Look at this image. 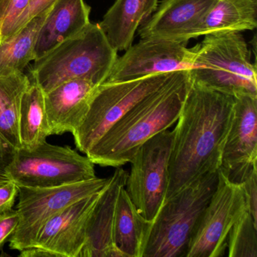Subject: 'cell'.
I'll return each mask as SVG.
<instances>
[{
  "label": "cell",
  "instance_id": "obj_1",
  "mask_svg": "<svg viewBox=\"0 0 257 257\" xmlns=\"http://www.w3.org/2000/svg\"><path fill=\"white\" fill-rule=\"evenodd\" d=\"M234 104L232 96L192 81L173 130L165 201L206 174L219 169Z\"/></svg>",
  "mask_w": 257,
  "mask_h": 257
},
{
  "label": "cell",
  "instance_id": "obj_2",
  "mask_svg": "<svg viewBox=\"0 0 257 257\" xmlns=\"http://www.w3.org/2000/svg\"><path fill=\"white\" fill-rule=\"evenodd\" d=\"M191 85L189 69L174 72L163 86L117 121L86 156L101 166L118 168L130 163L146 141L177 122Z\"/></svg>",
  "mask_w": 257,
  "mask_h": 257
},
{
  "label": "cell",
  "instance_id": "obj_3",
  "mask_svg": "<svg viewBox=\"0 0 257 257\" xmlns=\"http://www.w3.org/2000/svg\"><path fill=\"white\" fill-rule=\"evenodd\" d=\"M117 53L99 24L91 22L82 32L34 61L33 81L45 94L73 79H86L100 85L110 75Z\"/></svg>",
  "mask_w": 257,
  "mask_h": 257
},
{
  "label": "cell",
  "instance_id": "obj_4",
  "mask_svg": "<svg viewBox=\"0 0 257 257\" xmlns=\"http://www.w3.org/2000/svg\"><path fill=\"white\" fill-rule=\"evenodd\" d=\"M192 48L189 69L194 83L232 97L257 96L256 67L243 36L238 32L206 34Z\"/></svg>",
  "mask_w": 257,
  "mask_h": 257
},
{
  "label": "cell",
  "instance_id": "obj_5",
  "mask_svg": "<svg viewBox=\"0 0 257 257\" xmlns=\"http://www.w3.org/2000/svg\"><path fill=\"white\" fill-rule=\"evenodd\" d=\"M218 171L164 202L150 222L142 257H186L197 222L216 189Z\"/></svg>",
  "mask_w": 257,
  "mask_h": 257
},
{
  "label": "cell",
  "instance_id": "obj_6",
  "mask_svg": "<svg viewBox=\"0 0 257 257\" xmlns=\"http://www.w3.org/2000/svg\"><path fill=\"white\" fill-rule=\"evenodd\" d=\"M174 73L125 82H105L98 85L90 98L82 122L72 134L78 150L86 155L127 111L163 86Z\"/></svg>",
  "mask_w": 257,
  "mask_h": 257
},
{
  "label": "cell",
  "instance_id": "obj_7",
  "mask_svg": "<svg viewBox=\"0 0 257 257\" xmlns=\"http://www.w3.org/2000/svg\"><path fill=\"white\" fill-rule=\"evenodd\" d=\"M7 172L18 186L33 188L56 187L97 177L88 156L47 141L33 149L16 150Z\"/></svg>",
  "mask_w": 257,
  "mask_h": 257
},
{
  "label": "cell",
  "instance_id": "obj_8",
  "mask_svg": "<svg viewBox=\"0 0 257 257\" xmlns=\"http://www.w3.org/2000/svg\"><path fill=\"white\" fill-rule=\"evenodd\" d=\"M110 177L95 178L50 188L19 186L20 216L17 229L10 239L11 249L22 250L32 247L43 225L58 212L76 201L104 189Z\"/></svg>",
  "mask_w": 257,
  "mask_h": 257
},
{
  "label": "cell",
  "instance_id": "obj_9",
  "mask_svg": "<svg viewBox=\"0 0 257 257\" xmlns=\"http://www.w3.org/2000/svg\"><path fill=\"white\" fill-rule=\"evenodd\" d=\"M174 131L166 130L146 141L132 158L125 189L141 216L155 219L166 198Z\"/></svg>",
  "mask_w": 257,
  "mask_h": 257
},
{
  "label": "cell",
  "instance_id": "obj_10",
  "mask_svg": "<svg viewBox=\"0 0 257 257\" xmlns=\"http://www.w3.org/2000/svg\"><path fill=\"white\" fill-rule=\"evenodd\" d=\"M247 210L241 184L219 169L216 189L197 222L186 257L222 256L231 228Z\"/></svg>",
  "mask_w": 257,
  "mask_h": 257
},
{
  "label": "cell",
  "instance_id": "obj_11",
  "mask_svg": "<svg viewBox=\"0 0 257 257\" xmlns=\"http://www.w3.org/2000/svg\"><path fill=\"white\" fill-rule=\"evenodd\" d=\"M186 46L172 40L141 39L118 57L106 82H125L192 68L193 51Z\"/></svg>",
  "mask_w": 257,
  "mask_h": 257
},
{
  "label": "cell",
  "instance_id": "obj_12",
  "mask_svg": "<svg viewBox=\"0 0 257 257\" xmlns=\"http://www.w3.org/2000/svg\"><path fill=\"white\" fill-rule=\"evenodd\" d=\"M234 98L232 120L219 169L228 180L240 183L256 168L257 96Z\"/></svg>",
  "mask_w": 257,
  "mask_h": 257
},
{
  "label": "cell",
  "instance_id": "obj_13",
  "mask_svg": "<svg viewBox=\"0 0 257 257\" xmlns=\"http://www.w3.org/2000/svg\"><path fill=\"white\" fill-rule=\"evenodd\" d=\"M103 190L76 201L51 217L39 232L34 246L55 257H79L86 241L90 217Z\"/></svg>",
  "mask_w": 257,
  "mask_h": 257
},
{
  "label": "cell",
  "instance_id": "obj_14",
  "mask_svg": "<svg viewBox=\"0 0 257 257\" xmlns=\"http://www.w3.org/2000/svg\"><path fill=\"white\" fill-rule=\"evenodd\" d=\"M217 0H163L138 29L141 39H162L187 44Z\"/></svg>",
  "mask_w": 257,
  "mask_h": 257
},
{
  "label": "cell",
  "instance_id": "obj_15",
  "mask_svg": "<svg viewBox=\"0 0 257 257\" xmlns=\"http://www.w3.org/2000/svg\"><path fill=\"white\" fill-rule=\"evenodd\" d=\"M128 173L116 168L94 207L88 227L86 241L79 257H124L113 241L115 205L120 189L125 186Z\"/></svg>",
  "mask_w": 257,
  "mask_h": 257
},
{
  "label": "cell",
  "instance_id": "obj_16",
  "mask_svg": "<svg viewBox=\"0 0 257 257\" xmlns=\"http://www.w3.org/2000/svg\"><path fill=\"white\" fill-rule=\"evenodd\" d=\"M98 85L86 79L67 81L45 94L50 135L73 134L82 122Z\"/></svg>",
  "mask_w": 257,
  "mask_h": 257
},
{
  "label": "cell",
  "instance_id": "obj_17",
  "mask_svg": "<svg viewBox=\"0 0 257 257\" xmlns=\"http://www.w3.org/2000/svg\"><path fill=\"white\" fill-rule=\"evenodd\" d=\"M90 13L85 0H57L37 35L34 61L85 29Z\"/></svg>",
  "mask_w": 257,
  "mask_h": 257
},
{
  "label": "cell",
  "instance_id": "obj_18",
  "mask_svg": "<svg viewBox=\"0 0 257 257\" xmlns=\"http://www.w3.org/2000/svg\"><path fill=\"white\" fill-rule=\"evenodd\" d=\"M159 0H115L100 22V28L116 52L126 51L136 31L155 13Z\"/></svg>",
  "mask_w": 257,
  "mask_h": 257
},
{
  "label": "cell",
  "instance_id": "obj_19",
  "mask_svg": "<svg viewBox=\"0 0 257 257\" xmlns=\"http://www.w3.org/2000/svg\"><path fill=\"white\" fill-rule=\"evenodd\" d=\"M120 189L113 223V241L124 257H142L150 221L144 219L125 187Z\"/></svg>",
  "mask_w": 257,
  "mask_h": 257
},
{
  "label": "cell",
  "instance_id": "obj_20",
  "mask_svg": "<svg viewBox=\"0 0 257 257\" xmlns=\"http://www.w3.org/2000/svg\"><path fill=\"white\" fill-rule=\"evenodd\" d=\"M257 27V0H217L198 27L195 37L219 32L253 31Z\"/></svg>",
  "mask_w": 257,
  "mask_h": 257
},
{
  "label": "cell",
  "instance_id": "obj_21",
  "mask_svg": "<svg viewBox=\"0 0 257 257\" xmlns=\"http://www.w3.org/2000/svg\"><path fill=\"white\" fill-rule=\"evenodd\" d=\"M52 7L34 17L17 34L0 43V76L24 73L28 64L34 61L37 35Z\"/></svg>",
  "mask_w": 257,
  "mask_h": 257
},
{
  "label": "cell",
  "instance_id": "obj_22",
  "mask_svg": "<svg viewBox=\"0 0 257 257\" xmlns=\"http://www.w3.org/2000/svg\"><path fill=\"white\" fill-rule=\"evenodd\" d=\"M22 148L33 149L46 141L50 128L46 113L45 93L32 81L24 92L19 114Z\"/></svg>",
  "mask_w": 257,
  "mask_h": 257
},
{
  "label": "cell",
  "instance_id": "obj_23",
  "mask_svg": "<svg viewBox=\"0 0 257 257\" xmlns=\"http://www.w3.org/2000/svg\"><path fill=\"white\" fill-rule=\"evenodd\" d=\"M31 83L24 73L0 76V135L15 149L22 148L19 114L24 92Z\"/></svg>",
  "mask_w": 257,
  "mask_h": 257
},
{
  "label": "cell",
  "instance_id": "obj_24",
  "mask_svg": "<svg viewBox=\"0 0 257 257\" xmlns=\"http://www.w3.org/2000/svg\"><path fill=\"white\" fill-rule=\"evenodd\" d=\"M227 248L229 257H257V222L248 210L231 228Z\"/></svg>",
  "mask_w": 257,
  "mask_h": 257
},
{
  "label": "cell",
  "instance_id": "obj_25",
  "mask_svg": "<svg viewBox=\"0 0 257 257\" xmlns=\"http://www.w3.org/2000/svg\"><path fill=\"white\" fill-rule=\"evenodd\" d=\"M30 0H0V22L2 41L6 40L12 27L23 13Z\"/></svg>",
  "mask_w": 257,
  "mask_h": 257
},
{
  "label": "cell",
  "instance_id": "obj_26",
  "mask_svg": "<svg viewBox=\"0 0 257 257\" xmlns=\"http://www.w3.org/2000/svg\"><path fill=\"white\" fill-rule=\"evenodd\" d=\"M56 1L57 0H30L23 13L15 22L6 40L19 32L30 21L52 7Z\"/></svg>",
  "mask_w": 257,
  "mask_h": 257
},
{
  "label": "cell",
  "instance_id": "obj_27",
  "mask_svg": "<svg viewBox=\"0 0 257 257\" xmlns=\"http://www.w3.org/2000/svg\"><path fill=\"white\" fill-rule=\"evenodd\" d=\"M248 206V211L250 213L253 220L257 222V170H252V172L240 183Z\"/></svg>",
  "mask_w": 257,
  "mask_h": 257
},
{
  "label": "cell",
  "instance_id": "obj_28",
  "mask_svg": "<svg viewBox=\"0 0 257 257\" xmlns=\"http://www.w3.org/2000/svg\"><path fill=\"white\" fill-rule=\"evenodd\" d=\"M20 216L17 210H11L0 215V251L17 229Z\"/></svg>",
  "mask_w": 257,
  "mask_h": 257
},
{
  "label": "cell",
  "instance_id": "obj_29",
  "mask_svg": "<svg viewBox=\"0 0 257 257\" xmlns=\"http://www.w3.org/2000/svg\"><path fill=\"white\" fill-rule=\"evenodd\" d=\"M18 195L19 186L13 180L0 185V215L13 210Z\"/></svg>",
  "mask_w": 257,
  "mask_h": 257
},
{
  "label": "cell",
  "instance_id": "obj_30",
  "mask_svg": "<svg viewBox=\"0 0 257 257\" xmlns=\"http://www.w3.org/2000/svg\"><path fill=\"white\" fill-rule=\"evenodd\" d=\"M16 150L0 135V185L10 181L7 167L13 160Z\"/></svg>",
  "mask_w": 257,
  "mask_h": 257
},
{
  "label": "cell",
  "instance_id": "obj_31",
  "mask_svg": "<svg viewBox=\"0 0 257 257\" xmlns=\"http://www.w3.org/2000/svg\"><path fill=\"white\" fill-rule=\"evenodd\" d=\"M2 42V25H1V22H0V43Z\"/></svg>",
  "mask_w": 257,
  "mask_h": 257
}]
</instances>
